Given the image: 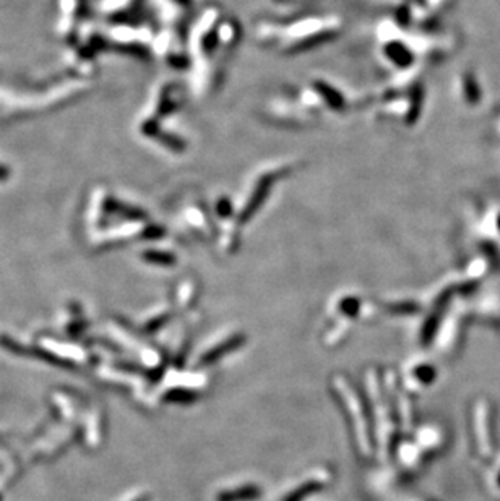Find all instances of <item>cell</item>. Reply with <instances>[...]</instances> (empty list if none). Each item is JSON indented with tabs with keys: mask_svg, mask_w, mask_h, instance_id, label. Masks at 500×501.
<instances>
[]
</instances>
